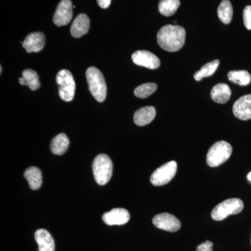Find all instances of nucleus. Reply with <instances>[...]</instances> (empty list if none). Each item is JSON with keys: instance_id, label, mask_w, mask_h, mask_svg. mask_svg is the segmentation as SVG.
I'll return each mask as SVG.
<instances>
[{"instance_id": "1", "label": "nucleus", "mask_w": 251, "mask_h": 251, "mask_svg": "<svg viewBox=\"0 0 251 251\" xmlns=\"http://www.w3.org/2000/svg\"><path fill=\"white\" fill-rule=\"evenodd\" d=\"M186 31L179 25L163 26L157 34V41L160 47L168 52H176L184 46Z\"/></svg>"}, {"instance_id": "2", "label": "nucleus", "mask_w": 251, "mask_h": 251, "mask_svg": "<svg viewBox=\"0 0 251 251\" xmlns=\"http://www.w3.org/2000/svg\"><path fill=\"white\" fill-rule=\"evenodd\" d=\"M89 90L98 102H103L106 98L107 86L102 73L96 67H90L86 72Z\"/></svg>"}, {"instance_id": "3", "label": "nucleus", "mask_w": 251, "mask_h": 251, "mask_svg": "<svg viewBox=\"0 0 251 251\" xmlns=\"http://www.w3.org/2000/svg\"><path fill=\"white\" fill-rule=\"evenodd\" d=\"M92 169L96 182L104 186L111 179L113 165L110 157L106 154H99L94 158Z\"/></svg>"}, {"instance_id": "4", "label": "nucleus", "mask_w": 251, "mask_h": 251, "mask_svg": "<svg viewBox=\"0 0 251 251\" xmlns=\"http://www.w3.org/2000/svg\"><path fill=\"white\" fill-rule=\"evenodd\" d=\"M232 153L230 144L221 140L212 145L206 155V163L211 168L221 166L229 159Z\"/></svg>"}, {"instance_id": "5", "label": "nucleus", "mask_w": 251, "mask_h": 251, "mask_svg": "<svg viewBox=\"0 0 251 251\" xmlns=\"http://www.w3.org/2000/svg\"><path fill=\"white\" fill-rule=\"evenodd\" d=\"M244 209V202L238 198L226 200L214 207L211 211V218L216 221H223L230 215H235Z\"/></svg>"}, {"instance_id": "6", "label": "nucleus", "mask_w": 251, "mask_h": 251, "mask_svg": "<svg viewBox=\"0 0 251 251\" xmlns=\"http://www.w3.org/2000/svg\"><path fill=\"white\" fill-rule=\"evenodd\" d=\"M56 82L59 85V94L64 101H72L75 92V82L72 73L63 69L56 76Z\"/></svg>"}, {"instance_id": "7", "label": "nucleus", "mask_w": 251, "mask_h": 251, "mask_svg": "<svg viewBox=\"0 0 251 251\" xmlns=\"http://www.w3.org/2000/svg\"><path fill=\"white\" fill-rule=\"evenodd\" d=\"M177 171L176 161L168 162L153 172L150 177V181L153 186H160L168 184L174 178Z\"/></svg>"}, {"instance_id": "8", "label": "nucleus", "mask_w": 251, "mask_h": 251, "mask_svg": "<svg viewBox=\"0 0 251 251\" xmlns=\"http://www.w3.org/2000/svg\"><path fill=\"white\" fill-rule=\"evenodd\" d=\"M153 224L157 228L175 232L181 228V222L177 218L168 213H162L155 216L153 219Z\"/></svg>"}, {"instance_id": "9", "label": "nucleus", "mask_w": 251, "mask_h": 251, "mask_svg": "<svg viewBox=\"0 0 251 251\" xmlns=\"http://www.w3.org/2000/svg\"><path fill=\"white\" fill-rule=\"evenodd\" d=\"M73 16V6L71 0H62L59 2L53 16V23L58 27L67 25Z\"/></svg>"}, {"instance_id": "10", "label": "nucleus", "mask_w": 251, "mask_h": 251, "mask_svg": "<svg viewBox=\"0 0 251 251\" xmlns=\"http://www.w3.org/2000/svg\"><path fill=\"white\" fill-rule=\"evenodd\" d=\"M132 60L136 65L156 69L161 65L160 59L154 54L146 50H138L132 54Z\"/></svg>"}, {"instance_id": "11", "label": "nucleus", "mask_w": 251, "mask_h": 251, "mask_svg": "<svg viewBox=\"0 0 251 251\" xmlns=\"http://www.w3.org/2000/svg\"><path fill=\"white\" fill-rule=\"evenodd\" d=\"M130 218L129 212L122 208H115L103 214L102 219L108 226H122L127 224Z\"/></svg>"}, {"instance_id": "12", "label": "nucleus", "mask_w": 251, "mask_h": 251, "mask_svg": "<svg viewBox=\"0 0 251 251\" xmlns=\"http://www.w3.org/2000/svg\"><path fill=\"white\" fill-rule=\"evenodd\" d=\"M234 116L241 120L247 121L251 119V94L238 99L233 105Z\"/></svg>"}, {"instance_id": "13", "label": "nucleus", "mask_w": 251, "mask_h": 251, "mask_svg": "<svg viewBox=\"0 0 251 251\" xmlns=\"http://www.w3.org/2000/svg\"><path fill=\"white\" fill-rule=\"evenodd\" d=\"M45 39L42 32L31 33L22 42L23 48L28 53L40 52L45 46Z\"/></svg>"}, {"instance_id": "14", "label": "nucleus", "mask_w": 251, "mask_h": 251, "mask_svg": "<svg viewBox=\"0 0 251 251\" xmlns=\"http://www.w3.org/2000/svg\"><path fill=\"white\" fill-rule=\"evenodd\" d=\"M34 237L39 246V251H54L55 250L53 238L46 229H37L34 234Z\"/></svg>"}, {"instance_id": "15", "label": "nucleus", "mask_w": 251, "mask_h": 251, "mask_svg": "<svg viewBox=\"0 0 251 251\" xmlns=\"http://www.w3.org/2000/svg\"><path fill=\"white\" fill-rule=\"evenodd\" d=\"M90 18L86 14H80L73 23L71 34L75 38H80L88 32L90 29Z\"/></svg>"}, {"instance_id": "16", "label": "nucleus", "mask_w": 251, "mask_h": 251, "mask_svg": "<svg viewBox=\"0 0 251 251\" xmlns=\"http://www.w3.org/2000/svg\"><path fill=\"white\" fill-rule=\"evenodd\" d=\"M156 115V111L154 107H144L135 112L133 121L135 125L143 126L151 123L154 120Z\"/></svg>"}, {"instance_id": "17", "label": "nucleus", "mask_w": 251, "mask_h": 251, "mask_svg": "<svg viewBox=\"0 0 251 251\" xmlns=\"http://www.w3.org/2000/svg\"><path fill=\"white\" fill-rule=\"evenodd\" d=\"M230 88L225 83H219L213 87L211 92V97L214 102L217 103H227L231 97Z\"/></svg>"}, {"instance_id": "18", "label": "nucleus", "mask_w": 251, "mask_h": 251, "mask_svg": "<svg viewBox=\"0 0 251 251\" xmlns=\"http://www.w3.org/2000/svg\"><path fill=\"white\" fill-rule=\"evenodd\" d=\"M70 145L69 138L64 133L56 135L50 143L51 152L54 155H62L67 151Z\"/></svg>"}, {"instance_id": "19", "label": "nucleus", "mask_w": 251, "mask_h": 251, "mask_svg": "<svg viewBox=\"0 0 251 251\" xmlns=\"http://www.w3.org/2000/svg\"><path fill=\"white\" fill-rule=\"evenodd\" d=\"M25 177L27 180L29 188L32 190H38L42 184V173L36 167L27 168L24 173Z\"/></svg>"}, {"instance_id": "20", "label": "nucleus", "mask_w": 251, "mask_h": 251, "mask_svg": "<svg viewBox=\"0 0 251 251\" xmlns=\"http://www.w3.org/2000/svg\"><path fill=\"white\" fill-rule=\"evenodd\" d=\"M21 85H27L32 91L37 90L41 87L37 73L31 69H26L23 72V77H20Z\"/></svg>"}, {"instance_id": "21", "label": "nucleus", "mask_w": 251, "mask_h": 251, "mask_svg": "<svg viewBox=\"0 0 251 251\" xmlns=\"http://www.w3.org/2000/svg\"><path fill=\"white\" fill-rule=\"evenodd\" d=\"M218 16L221 22L229 24L233 16V8L229 0H223L218 8Z\"/></svg>"}, {"instance_id": "22", "label": "nucleus", "mask_w": 251, "mask_h": 251, "mask_svg": "<svg viewBox=\"0 0 251 251\" xmlns=\"http://www.w3.org/2000/svg\"><path fill=\"white\" fill-rule=\"evenodd\" d=\"M179 6V0H161L158 4V11L163 16L169 17L176 12Z\"/></svg>"}, {"instance_id": "23", "label": "nucleus", "mask_w": 251, "mask_h": 251, "mask_svg": "<svg viewBox=\"0 0 251 251\" xmlns=\"http://www.w3.org/2000/svg\"><path fill=\"white\" fill-rule=\"evenodd\" d=\"M229 81L241 86L249 85L251 82V75L247 71H231L227 74Z\"/></svg>"}, {"instance_id": "24", "label": "nucleus", "mask_w": 251, "mask_h": 251, "mask_svg": "<svg viewBox=\"0 0 251 251\" xmlns=\"http://www.w3.org/2000/svg\"><path fill=\"white\" fill-rule=\"evenodd\" d=\"M220 62L219 59L212 61V62L207 63L204 64L201 70L196 72L194 75L195 80L196 81H201L202 78L206 77L211 76L214 73L216 72V69L219 67Z\"/></svg>"}, {"instance_id": "25", "label": "nucleus", "mask_w": 251, "mask_h": 251, "mask_svg": "<svg viewBox=\"0 0 251 251\" xmlns=\"http://www.w3.org/2000/svg\"><path fill=\"white\" fill-rule=\"evenodd\" d=\"M157 90L156 84L153 82H149L145 83L143 85H140L139 87L135 88L134 94L135 97L140 99H146L154 93Z\"/></svg>"}, {"instance_id": "26", "label": "nucleus", "mask_w": 251, "mask_h": 251, "mask_svg": "<svg viewBox=\"0 0 251 251\" xmlns=\"http://www.w3.org/2000/svg\"><path fill=\"white\" fill-rule=\"evenodd\" d=\"M243 18H244V25L247 29L251 30V6H247L244 8Z\"/></svg>"}, {"instance_id": "27", "label": "nucleus", "mask_w": 251, "mask_h": 251, "mask_svg": "<svg viewBox=\"0 0 251 251\" xmlns=\"http://www.w3.org/2000/svg\"><path fill=\"white\" fill-rule=\"evenodd\" d=\"M213 243L210 241H206V242L200 244L196 249V251H213Z\"/></svg>"}, {"instance_id": "28", "label": "nucleus", "mask_w": 251, "mask_h": 251, "mask_svg": "<svg viewBox=\"0 0 251 251\" xmlns=\"http://www.w3.org/2000/svg\"><path fill=\"white\" fill-rule=\"evenodd\" d=\"M97 2L102 9H107L110 6L111 0H97Z\"/></svg>"}, {"instance_id": "29", "label": "nucleus", "mask_w": 251, "mask_h": 251, "mask_svg": "<svg viewBox=\"0 0 251 251\" xmlns=\"http://www.w3.org/2000/svg\"><path fill=\"white\" fill-rule=\"evenodd\" d=\"M248 179L251 181V172L249 175H248Z\"/></svg>"}, {"instance_id": "30", "label": "nucleus", "mask_w": 251, "mask_h": 251, "mask_svg": "<svg viewBox=\"0 0 251 251\" xmlns=\"http://www.w3.org/2000/svg\"><path fill=\"white\" fill-rule=\"evenodd\" d=\"M0 69H1V70H0V74H1V72H2V67H0Z\"/></svg>"}]
</instances>
